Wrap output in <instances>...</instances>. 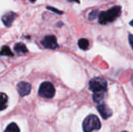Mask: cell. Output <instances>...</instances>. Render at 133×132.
Returning <instances> with one entry per match:
<instances>
[{
    "label": "cell",
    "instance_id": "1",
    "mask_svg": "<svg viewBox=\"0 0 133 132\" xmlns=\"http://www.w3.org/2000/svg\"><path fill=\"white\" fill-rule=\"evenodd\" d=\"M122 14V7L120 5H115L106 11L100 12L98 16V21L101 24L105 25L109 23L114 22Z\"/></svg>",
    "mask_w": 133,
    "mask_h": 132
},
{
    "label": "cell",
    "instance_id": "2",
    "mask_svg": "<svg viewBox=\"0 0 133 132\" xmlns=\"http://www.w3.org/2000/svg\"><path fill=\"white\" fill-rule=\"evenodd\" d=\"M101 128V121L96 115H89L85 118L83 123V129L84 132H93L99 130Z\"/></svg>",
    "mask_w": 133,
    "mask_h": 132
},
{
    "label": "cell",
    "instance_id": "3",
    "mask_svg": "<svg viewBox=\"0 0 133 132\" xmlns=\"http://www.w3.org/2000/svg\"><path fill=\"white\" fill-rule=\"evenodd\" d=\"M89 89L94 93H105L108 89V82L106 79L101 77L94 78L90 81Z\"/></svg>",
    "mask_w": 133,
    "mask_h": 132
},
{
    "label": "cell",
    "instance_id": "4",
    "mask_svg": "<svg viewBox=\"0 0 133 132\" xmlns=\"http://www.w3.org/2000/svg\"><path fill=\"white\" fill-rule=\"evenodd\" d=\"M38 94L40 96L45 99H51L55 94V89L53 84L50 82H44L40 86Z\"/></svg>",
    "mask_w": 133,
    "mask_h": 132
},
{
    "label": "cell",
    "instance_id": "5",
    "mask_svg": "<svg viewBox=\"0 0 133 132\" xmlns=\"http://www.w3.org/2000/svg\"><path fill=\"white\" fill-rule=\"evenodd\" d=\"M41 44L44 48H47V49L55 50L56 48H58L57 39L54 35L45 36L41 40Z\"/></svg>",
    "mask_w": 133,
    "mask_h": 132
},
{
    "label": "cell",
    "instance_id": "6",
    "mask_svg": "<svg viewBox=\"0 0 133 132\" xmlns=\"http://www.w3.org/2000/svg\"><path fill=\"white\" fill-rule=\"evenodd\" d=\"M17 91L20 96H27L31 91V85L26 82H20L17 85Z\"/></svg>",
    "mask_w": 133,
    "mask_h": 132
},
{
    "label": "cell",
    "instance_id": "7",
    "mask_svg": "<svg viewBox=\"0 0 133 132\" xmlns=\"http://www.w3.org/2000/svg\"><path fill=\"white\" fill-rule=\"evenodd\" d=\"M16 16H17V15L15 12H8L2 16V21L5 26L10 27L12 26V23L14 22V20L16 19Z\"/></svg>",
    "mask_w": 133,
    "mask_h": 132
},
{
    "label": "cell",
    "instance_id": "8",
    "mask_svg": "<svg viewBox=\"0 0 133 132\" xmlns=\"http://www.w3.org/2000/svg\"><path fill=\"white\" fill-rule=\"evenodd\" d=\"M97 110L99 111L100 114L104 119H108L112 115V111L104 103H100L97 107Z\"/></svg>",
    "mask_w": 133,
    "mask_h": 132
},
{
    "label": "cell",
    "instance_id": "9",
    "mask_svg": "<svg viewBox=\"0 0 133 132\" xmlns=\"http://www.w3.org/2000/svg\"><path fill=\"white\" fill-rule=\"evenodd\" d=\"M14 51L16 53H23V54H25V53L28 52V49L26 48V45L24 44H23V43L16 44L15 46H14Z\"/></svg>",
    "mask_w": 133,
    "mask_h": 132
},
{
    "label": "cell",
    "instance_id": "10",
    "mask_svg": "<svg viewBox=\"0 0 133 132\" xmlns=\"http://www.w3.org/2000/svg\"><path fill=\"white\" fill-rule=\"evenodd\" d=\"M78 45H79V47L82 50H87L89 48V46H90V43H89V40L86 38H81L78 41Z\"/></svg>",
    "mask_w": 133,
    "mask_h": 132
},
{
    "label": "cell",
    "instance_id": "11",
    "mask_svg": "<svg viewBox=\"0 0 133 132\" xmlns=\"http://www.w3.org/2000/svg\"><path fill=\"white\" fill-rule=\"evenodd\" d=\"M4 132H20V131H19V127L16 125V124H15V123H11V124H9L6 127V128H5V131Z\"/></svg>",
    "mask_w": 133,
    "mask_h": 132
},
{
    "label": "cell",
    "instance_id": "12",
    "mask_svg": "<svg viewBox=\"0 0 133 132\" xmlns=\"http://www.w3.org/2000/svg\"><path fill=\"white\" fill-rule=\"evenodd\" d=\"M1 55L2 56H11L12 57L13 56V53L11 51L10 48L9 46H3L1 49Z\"/></svg>",
    "mask_w": 133,
    "mask_h": 132
},
{
    "label": "cell",
    "instance_id": "13",
    "mask_svg": "<svg viewBox=\"0 0 133 132\" xmlns=\"http://www.w3.org/2000/svg\"><path fill=\"white\" fill-rule=\"evenodd\" d=\"M104 93H94L93 95V100L94 102L96 103H100L101 102L104 98Z\"/></svg>",
    "mask_w": 133,
    "mask_h": 132
},
{
    "label": "cell",
    "instance_id": "14",
    "mask_svg": "<svg viewBox=\"0 0 133 132\" xmlns=\"http://www.w3.org/2000/svg\"><path fill=\"white\" fill-rule=\"evenodd\" d=\"M1 99H2V104H1V110H5L7 107V101H8V96L4 93H1Z\"/></svg>",
    "mask_w": 133,
    "mask_h": 132
},
{
    "label": "cell",
    "instance_id": "15",
    "mask_svg": "<svg viewBox=\"0 0 133 132\" xmlns=\"http://www.w3.org/2000/svg\"><path fill=\"white\" fill-rule=\"evenodd\" d=\"M99 14H100V12L98 10H97V9L92 10L88 15V19L90 20H94V19H95L96 18H97L99 16Z\"/></svg>",
    "mask_w": 133,
    "mask_h": 132
},
{
    "label": "cell",
    "instance_id": "16",
    "mask_svg": "<svg viewBox=\"0 0 133 132\" xmlns=\"http://www.w3.org/2000/svg\"><path fill=\"white\" fill-rule=\"evenodd\" d=\"M47 9H49V10H51V11H52V12H55V13H57V14H59V15H61V14L63 13L62 11H60L58 9H55V8H54L52 6H47Z\"/></svg>",
    "mask_w": 133,
    "mask_h": 132
},
{
    "label": "cell",
    "instance_id": "17",
    "mask_svg": "<svg viewBox=\"0 0 133 132\" xmlns=\"http://www.w3.org/2000/svg\"><path fill=\"white\" fill-rule=\"evenodd\" d=\"M129 44L132 47L133 50V34H129Z\"/></svg>",
    "mask_w": 133,
    "mask_h": 132
},
{
    "label": "cell",
    "instance_id": "18",
    "mask_svg": "<svg viewBox=\"0 0 133 132\" xmlns=\"http://www.w3.org/2000/svg\"><path fill=\"white\" fill-rule=\"evenodd\" d=\"M67 1H69V2H72V1H76V2H79V0H67Z\"/></svg>",
    "mask_w": 133,
    "mask_h": 132
},
{
    "label": "cell",
    "instance_id": "19",
    "mask_svg": "<svg viewBox=\"0 0 133 132\" xmlns=\"http://www.w3.org/2000/svg\"><path fill=\"white\" fill-rule=\"evenodd\" d=\"M130 23V25H131V26H133V19L131 21V22H130V23Z\"/></svg>",
    "mask_w": 133,
    "mask_h": 132
},
{
    "label": "cell",
    "instance_id": "20",
    "mask_svg": "<svg viewBox=\"0 0 133 132\" xmlns=\"http://www.w3.org/2000/svg\"><path fill=\"white\" fill-rule=\"evenodd\" d=\"M29 1H30V2H36V0H29Z\"/></svg>",
    "mask_w": 133,
    "mask_h": 132
},
{
    "label": "cell",
    "instance_id": "21",
    "mask_svg": "<svg viewBox=\"0 0 133 132\" xmlns=\"http://www.w3.org/2000/svg\"><path fill=\"white\" fill-rule=\"evenodd\" d=\"M132 86H133V76H132Z\"/></svg>",
    "mask_w": 133,
    "mask_h": 132
},
{
    "label": "cell",
    "instance_id": "22",
    "mask_svg": "<svg viewBox=\"0 0 133 132\" xmlns=\"http://www.w3.org/2000/svg\"><path fill=\"white\" fill-rule=\"evenodd\" d=\"M122 132H127V131H122Z\"/></svg>",
    "mask_w": 133,
    "mask_h": 132
}]
</instances>
